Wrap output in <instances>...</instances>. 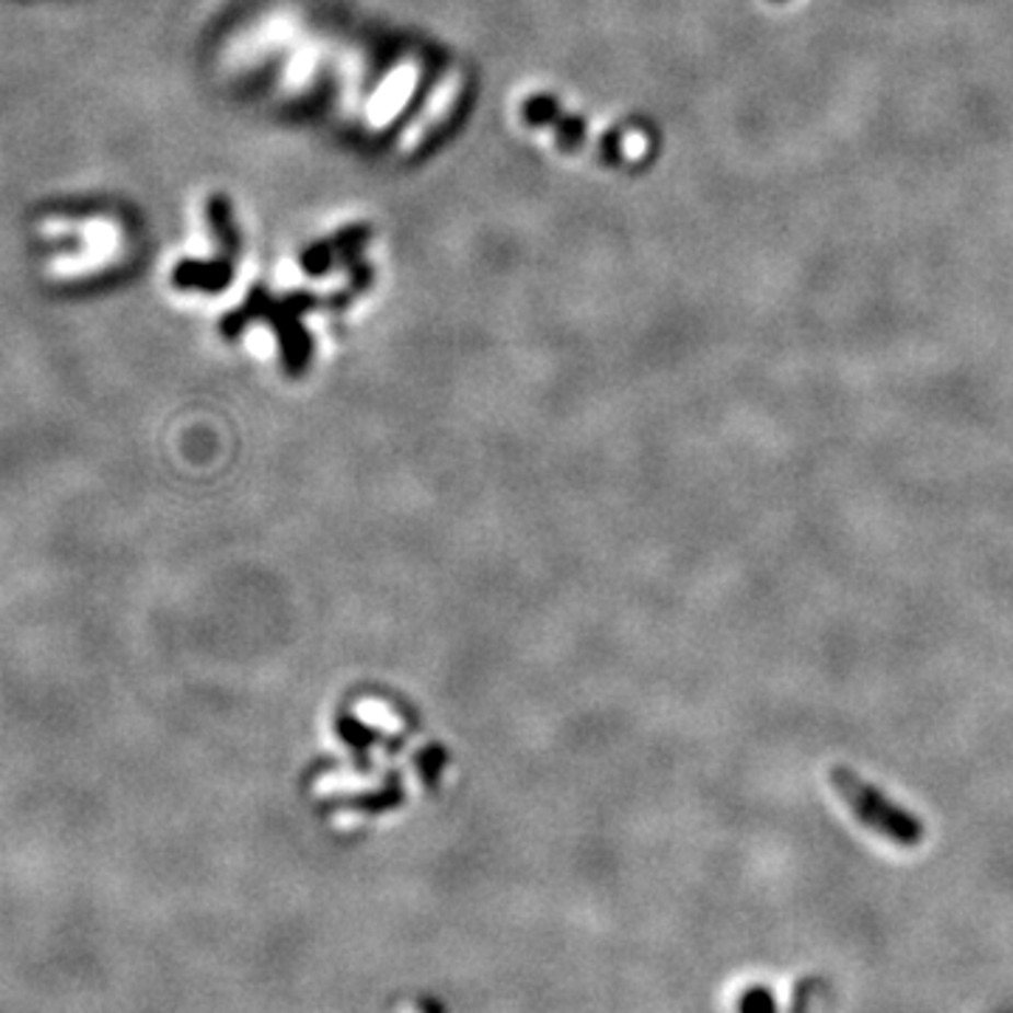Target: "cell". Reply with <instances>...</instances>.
Here are the masks:
<instances>
[{"mask_svg": "<svg viewBox=\"0 0 1013 1013\" xmlns=\"http://www.w3.org/2000/svg\"><path fill=\"white\" fill-rule=\"evenodd\" d=\"M830 783H833V788L839 792V797L850 805V810H853L870 830H876L878 837L889 839V842L896 844H903V848L921 844L923 825L918 822L912 814H907L903 808L889 803L882 792H876L873 785H867L862 778H856L850 769L837 765V769L830 772Z\"/></svg>", "mask_w": 1013, "mask_h": 1013, "instance_id": "cell-1", "label": "cell"}, {"mask_svg": "<svg viewBox=\"0 0 1013 1013\" xmlns=\"http://www.w3.org/2000/svg\"><path fill=\"white\" fill-rule=\"evenodd\" d=\"M740 1013H778V1002H774L772 991L763 986H752L740 997Z\"/></svg>", "mask_w": 1013, "mask_h": 1013, "instance_id": "cell-2", "label": "cell"}, {"mask_svg": "<svg viewBox=\"0 0 1013 1013\" xmlns=\"http://www.w3.org/2000/svg\"><path fill=\"white\" fill-rule=\"evenodd\" d=\"M810 997H814V991H810L808 982H803V986L797 988V994H794L792 1013H808L810 1011Z\"/></svg>", "mask_w": 1013, "mask_h": 1013, "instance_id": "cell-3", "label": "cell"}, {"mask_svg": "<svg viewBox=\"0 0 1013 1013\" xmlns=\"http://www.w3.org/2000/svg\"><path fill=\"white\" fill-rule=\"evenodd\" d=\"M400 1013H419L414 1005H400Z\"/></svg>", "mask_w": 1013, "mask_h": 1013, "instance_id": "cell-4", "label": "cell"}]
</instances>
